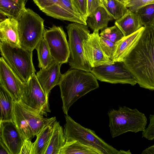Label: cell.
<instances>
[{
    "instance_id": "obj_1",
    "label": "cell",
    "mask_w": 154,
    "mask_h": 154,
    "mask_svg": "<svg viewBox=\"0 0 154 154\" xmlns=\"http://www.w3.org/2000/svg\"><path fill=\"white\" fill-rule=\"evenodd\" d=\"M123 62L140 87L154 90V25L144 26L140 38Z\"/></svg>"
},
{
    "instance_id": "obj_2",
    "label": "cell",
    "mask_w": 154,
    "mask_h": 154,
    "mask_svg": "<svg viewBox=\"0 0 154 154\" xmlns=\"http://www.w3.org/2000/svg\"><path fill=\"white\" fill-rule=\"evenodd\" d=\"M58 85L65 115L79 98L99 87L97 79L91 72L75 69H69L62 74Z\"/></svg>"
},
{
    "instance_id": "obj_3",
    "label": "cell",
    "mask_w": 154,
    "mask_h": 154,
    "mask_svg": "<svg viewBox=\"0 0 154 154\" xmlns=\"http://www.w3.org/2000/svg\"><path fill=\"white\" fill-rule=\"evenodd\" d=\"M66 123L63 131L66 141L77 140L91 148L98 154H124L105 142L93 130L75 122L68 114L65 116Z\"/></svg>"
},
{
    "instance_id": "obj_4",
    "label": "cell",
    "mask_w": 154,
    "mask_h": 154,
    "mask_svg": "<svg viewBox=\"0 0 154 154\" xmlns=\"http://www.w3.org/2000/svg\"><path fill=\"white\" fill-rule=\"evenodd\" d=\"M108 115L112 138L129 131H143L147 124V119L144 113L136 108L132 109L125 106L110 110Z\"/></svg>"
},
{
    "instance_id": "obj_5",
    "label": "cell",
    "mask_w": 154,
    "mask_h": 154,
    "mask_svg": "<svg viewBox=\"0 0 154 154\" xmlns=\"http://www.w3.org/2000/svg\"><path fill=\"white\" fill-rule=\"evenodd\" d=\"M14 110L13 122L25 139L36 136L45 125L56 121L55 117L45 118L20 101L14 100Z\"/></svg>"
},
{
    "instance_id": "obj_6",
    "label": "cell",
    "mask_w": 154,
    "mask_h": 154,
    "mask_svg": "<svg viewBox=\"0 0 154 154\" xmlns=\"http://www.w3.org/2000/svg\"><path fill=\"white\" fill-rule=\"evenodd\" d=\"M17 20L20 46L33 51L43 37L44 20L32 10L26 8Z\"/></svg>"
},
{
    "instance_id": "obj_7",
    "label": "cell",
    "mask_w": 154,
    "mask_h": 154,
    "mask_svg": "<svg viewBox=\"0 0 154 154\" xmlns=\"http://www.w3.org/2000/svg\"><path fill=\"white\" fill-rule=\"evenodd\" d=\"M66 29L70 51L68 62L71 68L91 72L92 68L85 58L83 46V41L90 34L88 26L73 22L69 24Z\"/></svg>"
},
{
    "instance_id": "obj_8",
    "label": "cell",
    "mask_w": 154,
    "mask_h": 154,
    "mask_svg": "<svg viewBox=\"0 0 154 154\" xmlns=\"http://www.w3.org/2000/svg\"><path fill=\"white\" fill-rule=\"evenodd\" d=\"M1 55L24 82L36 72L32 62V51L21 47L0 42Z\"/></svg>"
},
{
    "instance_id": "obj_9",
    "label": "cell",
    "mask_w": 154,
    "mask_h": 154,
    "mask_svg": "<svg viewBox=\"0 0 154 154\" xmlns=\"http://www.w3.org/2000/svg\"><path fill=\"white\" fill-rule=\"evenodd\" d=\"M91 72L101 82L129 84L132 86L137 83L136 78L123 62H114L112 65L94 67Z\"/></svg>"
},
{
    "instance_id": "obj_10",
    "label": "cell",
    "mask_w": 154,
    "mask_h": 154,
    "mask_svg": "<svg viewBox=\"0 0 154 154\" xmlns=\"http://www.w3.org/2000/svg\"><path fill=\"white\" fill-rule=\"evenodd\" d=\"M20 101L44 116H47V113L51 111L48 96L40 85L35 73L25 82Z\"/></svg>"
},
{
    "instance_id": "obj_11",
    "label": "cell",
    "mask_w": 154,
    "mask_h": 154,
    "mask_svg": "<svg viewBox=\"0 0 154 154\" xmlns=\"http://www.w3.org/2000/svg\"><path fill=\"white\" fill-rule=\"evenodd\" d=\"M43 38L54 60L61 64L68 62L70 51L66 35L63 28L54 25L45 30Z\"/></svg>"
},
{
    "instance_id": "obj_12",
    "label": "cell",
    "mask_w": 154,
    "mask_h": 154,
    "mask_svg": "<svg viewBox=\"0 0 154 154\" xmlns=\"http://www.w3.org/2000/svg\"><path fill=\"white\" fill-rule=\"evenodd\" d=\"M25 82L7 63L4 58H0V87L8 92L14 100H20Z\"/></svg>"
},
{
    "instance_id": "obj_13",
    "label": "cell",
    "mask_w": 154,
    "mask_h": 154,
    "mask_svg": "<svg viewBox=\"0 0 154 154\" xmlns=\"http://www.w3.org/2000/svg\"><path fill=\"white\" fill-rule=\"evenodd\" d=\"M99 31H94L88 38L83 42L85 58L91 67L103 65H110L114 63L103 52L101 48Z\"/></svg>"
},
{
    "instance_id": "obj_14",
    "label": "cell",
    "mask_w": 154,
    "mask_h": 154,
    "mask_svg": "<svg viewBox=\"0 0 154 154\" xmlns=\"http://www.w3.org/2000/svg\"><path fill=\"white\" fill-rule=\"evenodd\" d=\"M0 138L11 154H20L25 140L15 123L12 121L0 122Z\"/></svg>"
},
{
    "instance_id": "obj_15",
    "label": "cell",
    "mask_w": 154,
    "mask_h": 154,
    "mask_svg": "<svg viewBox=\"0 0 154 154\" xmlns=\"http://www.w3.org/2000/svg\"><path fill=\"white\" fill-rule=\"evenodd\" d=\"M62 64L54 61L47 68L40 69L36 75L43 89L48 96L51 89L58 85L62 74L60 69Z\"/></svg>"
},
{
    "instance_id": "obj_16",
    "label": "cell",
    "mask_w": 154,
    "mask_h": 154,
    "mask_svg": "<svg viewBox=\"0 0 154 154\" xmlns=\"http://www.w3.org/2000/svg\"><path fill=\"white\" fill-rule=\"evenodd\" d=\"M18 21L13 18H8L0 22V42L11 45L21 47L18 30Z\"/></svg>"
},
{
    "instance_id": "obj_17",
    "label": "cell",
    "mask_w": 154,
    "mask_h": 154,
    "mask_svg": "<svg viewBox=\"0 0 154 154\" xmlns=\"http://www.w3.org/2000/svg\"><path fill=\"white\" fill-rule=\"evenodd\" d=\"M144 28V26H142L132 34L124 37L116 44V48L112 60L114 62H123L125 57L136 44Z\"/></svg>"
},
{
    "instance_id": "obj_18",
    "label": "cell",
    "mask_w": 154,
    "mask_h": 154,
    "mask_svg": "<svg viewBox=\"0 0 154 154\" xmlns=\"http://www.w3.org/2000/svg\"><path fill=\"white\" fill-rule=\"evenodd\" d=\"M115 25L120 29L125 37L132 34L143 26L137 15L128 9L123 16L116 20Z\"/></svg>"
},
{
    "instance_id": "obj_19",
    "label": "cell",
    "mask_w": 154,
    "mask_h": 154,
    "mask_svg": "<svg viewBox=\"0 0 154 154\" xmlns=\"http://www.w3.org/2000/svg\"><path fill=\"white\" fill-rule=\"evenodd\" d=\"M42 11L48 16L58 19L87 25L86 20L79 18L71 13L59 0L54 5Z\"/></svg>"
},
{
    "instance_id": "obj_20",
    "label": "cell",
    "mask_w": 154,
    "mask_h": 154,
    "mask_svg": "<svg viewBox=\"0 0 154 154\" xmlns=\"http://www.w3.org/2000/svg\"><path fill=\"white\" fill-rule=\"evenodd\" d=\"M114 19L104 5L98 8L87 18V25L93 31L107 28L109 22Z\"/></svg>"
},
{
    "instance_id": "obj_21",
    "label": "cell",
    "mask_w": 154,
    "mask_h": 154,
    "mask_svg": "<svg viewBox=\"0 0 154 154\" xmlns=\"http://www.w3.org/2000/svg\"><path fill=\"white\" fill-rule=\"evenodd\" d=\"M66 141L63 129L59 122H54L53 131L45 154H60Z\"/></svg>"
},
{
    "instance_id": "obj_22",
    "label": "cell",
    "mask_w": 154,
    "mask_h": 154,
    "mask_svg": "<svg viewBox=\"0 0 154 154\" xmlns=\"http://www.w3.org/2000/svg\"><path fill=\"white\" fill-rule=\"evenodd\" d=\"M25 2L23 0H0V12L8 18L17 20L26 8Z\"/></svg>"
},
{
    "instance_id": "obj_23",
    "label": "cell",
    "mask_w": 154,
    "mask_h": 154,
    "mask_svg": "<svg viewBox=\"0 0 154 154\" xmlns=\"http://www.w3.org/2000/svg\"><path fill=\"white\" fill-rule=\"evenodd\" d=\"M55 122L45 125L37 135L34 142L33 154H45L52 134Z\"/></svg>"
},
{
    "instance_id": "obj_24",
    "label": "cell",
    "mask_w": 154,
    "mask_h": 154,
    "mask_svg": "<svg viewBox=\"0 0 154 154\" xmlns=\"http://www.w3.org/2000/svg\"><path fill=\"white\" fill-rule=\"evenodd\" d=\"M14 100L2 87L0 88V122L12 121L14 119Z\"/></svg>"
},
{
    "instance_id": "obj_25",
    "label": "cell",
    "mask_w": 154,
    "mask_h": 154,
    "mask_svg": "<svg viewBox=\"0 0 154 154\" xmlns=\"http://www.w3.org/2000/svg\"><path fill=\"white\" fill-rule=\"evenodd\" d=\"M35 49L37 53L38 67L40 69L47 68L54 60L47 44L43 37L39 42Z\"/></svg>"
},
{
    "instance_id": "obj_26",
    "label": "cell",
    "mask_w": 154,
    "mask_h": 154,
    "mask_svg": "<svg viewBox=\"0 0 154 154\" xmlns=\"http://www.w3.org/2000/svg\"><path fill=\"white\" fill-rule=\"evenodd\" d=\"M98 154L94 150L76 140L66 141L60 154Z\"/></svg>"
},
{
    "instance_id": "obj_27",
    "label": "cell",
    "mask_w": 154,
    "mask_h": 154,
    "mask_svg": "<svg viewBox=\"0 0 154 154\" xmlns=\"http://www.w3.org/2000/svg\"><path fill=\"white\" fill-rule=\"evenodd\" d=\"M135 13L139 17L143 26L154 25V3L144 6Z\"/></svg>"
},
{
    "instance_id": "obj_28",
    "label": "cell",
    "mask_w": 154,
    "mask_h": 154,
    "mask_svg": "<svg viewBox=\"0 0 154 154\" xmlns=\"http://www.w3.org/2000/svg\"><path fill=\"white\" fill-rule=\"evenodd\" d=\"M104 6L116 20L123 16L128 10L125 5L118 0H109Z\"/></svg>"
},
{
    "instance_id": "obj_29",
    "label": "cell",
    "mask_w": 154,
    "mask_h": 154,
    "mask_svg": "<svg viewBox=\"0 0 154 154\" xmlns=\"http://www.w3.org/2000/svg\"><path fill=\"white\" fill-rule=\"evenodd\" d=\"M99 35L115 44L125 37L122 32L115 25L101 30Z\"/></svg>"
},
{
    "instance_id": "obj_30",
    "label": "cell",
    "mask_w": 154,
    "mask_h": 154,
    "mask_svg": "<svg viewBox=\"0 0 154 154\" xmlns=\"http://www.w3.org/2000/svg\"><path fill=\"white\" fill-rule=\"evenodd\" d=\"M100 41L103 52L109 58L113 60L116 48V44L100 36Z\"/></svg>"
},
{
    "instance_id": "obj_31",
    "label": "cell",
    "mask_w": 154,
    "mask_h": 154,
    "mask_svg": "<svg viewBox=\"0 0 154 154\" xmlns=\"http://www.w3.org/2000/svg\"><path fill=\"white\" fill-rule=\"evenodd\" d=\"M154 3V0H128L125 5L129 10L135 12L144 6Z\"/></svg>"
},
{
    "instance_id": "obj_32",
    "label": "cell",
    "mask_w": 154,
    "mask_h": 154,
    "mask_svg": "<svg viewBox=\"0 0 154 154\" xmlns=\"http://www.w3.org/2000/svg\"><path fill=\"white\" fill-rule=\"evenodd\" d=\"M150 122L147 128L142 131V137L149 140L154 139V115H150Z\"/></svg>"
},
{
    "instance_id": "obj_33",
    "label": "cell",
    "mask_w": 154,
    "mask_h": 154,
    "mask_svg": "<svg viewBox=\"0 0 154 154\" xmlns=\"http://www.w3.org/2000/svg\"><path fill=\"white\" fill-rule=\"evenodd\" d=\"M81 16L86 20L87 18V0H72Z\"/></svg>"
},
{
    "instance_id": "obj_34",
    "label": "cell",
    "mask_w": 154,
    "mask_h": 154,
    "mask_svg": "<svg viewBox=\"0 0 154 154\" xmlns=\"http://www.w3.org/2000/svg\"><path fill=\"white\" fill-rule=\"evenodd\" d=\"M34 143L30 139H25L22 146L20 154H33Z\"/></svg>"
},
{
    "instance_id": "obj_35",
    "label": "cell",
    "mask_w": 154,
    "mask_h": 154,
    "mask_svg": "<svg viewBox=\"0 0 154 154\" xmlns=\"http://www.w3.org/2000/svg\"><path fill=\"white\" fill-rule=\"evenodd\" d=\"M87 17L92 14L99 7L103 5L100 0H87Z\"/></svg>"
},
{
    "instance_id": "obj_36",
    "label": "cell",
    "mask_w": 154,
    "mask_h": 154,
    "mask_svg": "<svg viewBox=\"0 0 154 154\" xmlns=\"http://www.w3.org/2000/svg\"><path fill=\"white\" fill-rule=\"evenodd\" d=\"M58 0H33L35 3L42 11L55 4Z\"/></svg>"
},
{
    "instance_id": "obj_37",
    "label": "cell",
    "mask_w": 154,
    "mask_h": 154,
    "mask_svg": "<svg viewBox=\"0 0 154 154\" xmlns=\"http://www.w3.org/2000/svg\"><path fill=\"white\" fill-rule=\"evenodd\" d=\"M0 145V154H11L7 147L1 139Z\"/></svg>"
},
{
    "instance_id": "obj_38",
    "label": "cell",
    "mask_w": 154,
    "mask_h": 154,
    "mask_svg": "<svg viewBox=\"0 0 154 154\" xmlns=\"http://www.w3.org/2000/svg\"><path fill=\"white\" fill-rule=\"evenodd\" d=\"M142 154H154V145L143 150L142 151Z\"/></svg>"
},
{
    "instance_id": "obj_39",
    "label": "cell",
    "mask_w": 154,
    "mask_h": 154,
    "mask_svg": "<svg viewBox=\"0 0 154 154\" xmlns=\"http://www.w3.org/2000/svg\"><path fill=\"white\" fill-rule=\"evenodd\" d=\"M6 16L4 14L0 12V22L5 20L7 19Z\"/></svg>"
},
{
    "instance_id": "obj_40",
    "label": "cell",
    "mask_w": 154,
    "mask_h": 154,
    "mask_svg": "<svg viewBox=\"0 0 154 154\" xmlns=\"http://www.w3.org/2000/svg\"><path fill=\"white\" fill-rule=\"evenodd\" d=\"M104 6L106 5L108 2L109 0H100Z\"/></svg>"
},
{
    "instance_id": "obj_41",
    "label": "cell",
    "mask_w": 154,
    "mask_h": 154,
    "mask_svg": "<svg viewBox=\"0 0 154 154\" xmlns=\"http://www.w3.org/2000/svg\"><path fill=\"white\" fill-rule=\"evenodd\" d=\"M118 0L125 4L126 3V2L128 0Z\"/></svg>"
},
{
    "instance_id": "obj_42",
    "label": "cell",
    "mask_w": 154,
    "mask_h": 154,
    "mask_svg": "<svg viewBox=\"0 0 154 154\" xmlns=\"http://www.w3.org/2000/svg\"><path fill=\"white\" fill-rule=\"evenodd\" d=\"M24 0V1H26V0Z\"/></svg>"
}]
</instances>
